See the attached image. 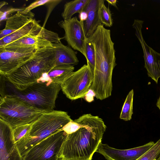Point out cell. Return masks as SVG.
Listing matches in <instances>:
<instances>
[{
    "label": "cell",
    "mask_w": 160,
    "mask_h": 160,
    "mask_svg": "<svg viewBox=\"0 0 160 160\" xmlns=\"http://www.w3.org/2000/svg\"><path fill=\"white\" fill-rule=\"evenodd\" d=\"M81 127L67 134L60 150L58 159L92 160L102 142L106 126L102 119L91 114H84L73 120Z\"/></svg>",
    "instance_id": "1"
},
{
    "label": "cell",
    "mask_w": 160,
    "mask_h": 160,
    "mask_svg": "<svg viewBox=\"0 0 160 160\" xmlns=\"http://www.w3.org/2000/svg\"><path fill=\"white\" fill-rule=\"evenodd\" d=\"M87 40L93 45L95 53L93 79L90 89L97 99L102 100L112 94V72L117 65L114 43L110 30L102 24L98 26Z\"/></svg>",
    "instance_id": "2"
},
{
    "label": "cell",
    "mask_w": 160,
    "mask_h": 160,
    "mask_svg": "<svg viewBox=\"0 0 160 160\" xmlns=\"http://www.w3.org/2000/svg\"><path fill=\"white\" fill-rule=\"evenodd\" d=\"M53 47L36 49L33 57L11 74L3 76L16 88L23 90L55 67Z\"/></svg>",
    "instance_id": "3"
},
{
    "label": "cell",
    "mask_w": 160,
    "mask_h": 160,
    "mask_svg": "<svg viewBox=\"0 0 160 160\" xmlns=\"http://www.w3.org/2000/svg\"><path fill=\"white\" fill-rule=\"evenodd\" d=\"M72 121L64 111L53 110L42 113L32 123L27 134L16 143L22 157L37 143L62 130Z\"/></svg>",
    "instance_id": "4"
},
{
    "label": "cell",
    "mask_w": 160,
    "mask_h": 160,
    "mask_svg": "<svg viewBox=\"0 0 160 160\" xmlns=\"http://www.w3.org/2000/svg\"><path fill=\"white\" fill-rule=\"evenodd\" d=\"M7 94L19 98L31 106L46 112L52 111L61 89V84L36 82L22 90L6 81Z\"/></svg>",
    "instance_id": "5"
},
{
    "label": "cell",
    "mask_w": 160,
    "mask_h": 160,
    "mask_svg": "<svg viewBox=\"0 0 160 160\" xmlns=\"http://www.w3.org/2000/svg\"><path fill=\"white\" fill-rule=\"evenodd\" d=\"M0 119L14 129L31 123L47 112L31 106L19 98L6 94L0 98Z\"/></svg>",
    "instance_id": "6"
},
{
    "label": "cell",
    "mask_w": 160,
    "mask_h": 160,
    "mask_svg": "<svg viewBox=\"0 0 160 160\" xmlns=\"http://www.w3.org/2000/svg\"><path fill=\"white\" fill-rule=\"evenodd\" d=\"M93 79V71L88 64L70 73L61 84V89L68 99L84 98L90 89Z\"/></svg>",
    "instance_id": "7"
},
{
    "label": "cell",
    "mask_w": 160,
    "mask_h": 160,
    "mask_svg": "<svg viewBox=\"0 0 160 160\" xmlns=\"http://www.w3.org/2000/svg\"><path fill=\"white\" fill-rule=\"evenodd\" d=\"M67 134L62 129L42 140L31 148L23 160H58Z\"/></svg>",
    "instance_id": "8"
},
{
    "label": "cell",
    "mask_w": 160,
    "mask_h": 160,
    "mask_svg": "<svg viewBox=\"0 0 160 160\" xmlns=\"http://www.w3.org/2000/svg\"><path fill=\"white\" fill-rule=\"evenodd\" d=\"M58 24L64 31L63 38L67 42L68 46L80 52L86 58L87 38L85 34L82 22L75 17L62 20Z\"/></svg>",
    "instance_id": "9"
},
{
    "label": "cell",
    "mask_w": 160,
    "mask_h": 160,
    "mask_svg": "<svg viewBox=\"0 0 160 160\" xmlns=\"http://www.w3.org/2000/svg\"><path fill=\"white\" fill-rule=\"evenodd\" d=\"M143 22L142 20L135 19L132 26L135 29L136 36L142 47L144 67L147 70L148 75L158 84L160 78V53L149 47L143 39L142 32Z\"/></svg>",
    "instance_id": "10"
},
{
    "label": "cell",
    "mask_w": 160,
    "mask_h": 160,
    "mask_svg": "<svg viewBox=\"0 0 160 160\" xmlns=\"http://www.w3.org/2000/svg\"><path fill=\"white\" fill-rule=\"evenodd\" d=\"M47 30L44 28L39 33L29 34L0 48V51L7 50L27 53L34 51L37 49L53 47V43L47 39Z\"/></svg>",
    "instance_id": "11"
},
{
    "label": "cell",
    "mask_w": 160,
    "mask_h": 160,
    "mask_svg": "<svg viewBox=\"0 0 160 160\" xmlns=\"http://www.w3.org/2000/svg\"><path fill=\"white\" fill-rule=\"evenodd\" d=\"M152 141L141 146L127 149H119L101 142L96 152L107 160H137L154 144Z\"/></svg>",
    "instance_id": "12"
},
{
    "label": "cell",
    "mask_w": 160,
    "mask_h": 160,
    "mask_svg": "<svg viewBox=\"0 0 160 160\" xmlns=\"http://www.w3.org/2000/svg\"><path fill=\"white\" fill-rule=\"evenodd\" d=\"M0 160H23L13 136V129L0 119Z\"/></svg>",
    "instance_id": "13"
},
{
    "label": "cell",
    "mask_w": 160,
    "mask_h": 160,
    "mask_svg": "<svg viewBox=\"0 0 160 160\" xmlns=\"http://www.w3.org/2000/svg\"><path fill=\"white\" fill-rule=\"evenodd\" d=\"M35 51L27 53L7 50L0 51V75H8L25 64L33 57Z\"/></svg>",
    "instance_id": "14"
},
{
    "label": "cell",
    "mask_w": 160,
    "mask_h": 160,
    "mask_svg": "<svg viewBox=\"0 0 160 160\" xmlns=\"http://www.w3.org/2000/svg\"><path fill=\"white\" fill-rule=\"evenodd\" d=\"M100 1V0H89L83 10L88 14L86 20L82 22L87 38L93 34L98 26L102 24L99 14Z\"/></svg>",
    "instance_id": "15"
},
{
    "label": "cell",
    "mask_w": 160,
    "mask_h": 160,
    "mask_svg": "<svg viewBox=\"0 0 160 160\" xmlns=\"http://www.w3.org/2000/svg\"><path fill=\"white\" fill-rule=\"evenodd\" d=\"M53 45L55 66L62 65L73 66L78 63L77 52L71 47L64 45L61 42L57 43H53Z\"/></svg>",
    "instance_id": "16"
},
{
    "label": "cell",
    "mask_w": 160,
    "mask_h": 160,
    "mask_svg": "<svg viewBox=\"0 0 160 160\" xmlns=\"http://www.w3.org/2000/svg\"><path fill=\"white\" fill-rule=\"evenodd\" d=\"M34 14L32 12L27 14L18 11L10 17L6 21L4 29L0 31V39L19 29L33 19Z\"/></svg>",
    "instance_id": "17"
},
{
    "label": "cell",
    "mask_w": 160,
    "mask_h": 160,
    "mask_svg": "<svg viewBox=\"0 0 160 160\" xmlns=\"http://www.w3.org/2000/svg\"><path fill=\"white\" fill-rule=\"evenodd\" d=\"M74 69L73 66L62 65L56 66L48 72L43 74L38 82L61 84L66 78Z\"/></svg>",
    "instance_id": "18"
},
{
    "label": "cell",
    "mask_w": 160,
    "mask_h": 160,
    "mask_svg": "<svg viewBox=\"0 0 160 160\" xmlns=\"http://www.w3.org/2000/svg\"><path fill=\"white\" fill-rule=\"evenodd\" d=\"M43 28L36 20L33 19L17 31L0 39V48L29 34L39 33Z\"/></svg>",
    "instance_id": "19"
},
{
    "label": "cell",
    "mask_w": 160,
    "mask_h": 160,
    "mask_svg": "<svg viewBox=\"0 0 160 160\" xmlns=\"http://www.w3.org/2000/svg\"><path fill=\"white\" fill-rule=\"evenodd\" d=\"M89 0H75L66 2L61 16L63 20L68 19L77 13L83 10Z\"/></svg>",
    "instance_id": "20"
},
{
    "label": "cell",
    "mask_w": 160,
    "mask_h": 160,
    "mask_svg": "<svg viewBox=\"0 0 160 160\" xmlns=\"http://www.w3.org/2000/svg\"><path fill=\"white\" fill-rule=\"evenodd\" d=\"M134 91L132 89L128 93L123 105L120 118L125 121L130 120L133 114Z\"/></svg>",
    "instance_id": "21"
},
{
    "label": "cell",
    "mask_w": 160,
    "mask_h": 160,
    "mask_svg": "<svg viewBox=\"0 0 160 160\" xmlns=\"http://www.w3.org/2000/svg\"><path fill=\"white\" fill-rule=\"evenodd\" d=\"M104 1L100 0L99 9V17L102 25L110 27L113 24V19L110 9L105 5Z\"/></svg>",
    "instance_id": "22"
},
{
    "label": "cell",
    "mask_w": 160,
    "mask_h": 160,
    "mask_svg": "<svg viewBox=\"0 0 160 160\" xmlns=\"http://www.w3.org/2000/svg\"><path fill=\"white\" fill-rule=\"evenodd\" d=\"M160 155V139L137 160H155Z\"/></svg>",
    "instance_id": "23"
},
{
    "label": "cell",
    "mask_w": 160,
    "mask_h": 160,
    "mask_svg": "<svg viewBox=\"0 0 160 160\" xmlns=\"http://www.w3.org/2000/svg\"><path fill=\"white\" fill-rule=\"evenodd\" d=\"M86 58L88 64L93 71L95 65V53L93 45L87 39L86 44Z\"/></svg>",
    "instance_id": "24"
},
{
    "label": "cell",
    "mask_w": 160,
    "mask_h": 160,
    "mask_svg": "<svg viewBox=\"0 0 160 160\" xmlns=\"http://www.w3.org/2000/svg\"><path fill=\"white\" fill-rule=\"evenodd\" d=\"M32 123L23 125L13 129L14 139L16 143L29 132Z\"/></svg>",
    "instance_id": "25"
},
{
    "label": "cell",
    "mask_w": 160,
    "mask_h": 160,
    "mask_svg": "<svg viewBox=\"0 0 160 160\" xmlns=\"http://www.w3.org/2000/svg\"><path fill=\"white\" fill-rule=\"evenodd\" d=\"M54 0H37L31 3L28 6L24 8L22 12L27 14L31 12L32 9L39 6L48 4L54 1Z\"/></svg>",
    "instance_id": "26"
},
{
    "label": "cell",
    "mask_w": 160,
    "mask_h": 160,
    "mask_svg": "<svg viewBox=\"0 0 160 160\" xmlns=\"http://www.w3.org/2000/svg\"><path fill=\"white\" fill-rule=\"evenodd\" d=\"M24 8H8L4 11L0 10V22L6 21L9 18L10 15L15 12L19 11H22Z\"/></svg>",
    "instance_id": "27"
},
{
    "label": "cell",
    "mask_w": 160,
    "mask_h": 160,
    "mask_svg": "<svg viewBox=\"0 0 160 160\" xmlns=\"http://www.w3.org/2000/svg\"><path fill=\"white\" fill-rule=\"evenodd\" d=\"M81 127L80 124L73 120L68 123L62 129L67 134L72 133L77 130Z\"/></svg>",
    "instance_id": "28"
},
{
    "label": "cell",
    "mask_w": 160,
    "mask_h": 160,
    "mask_svg": "<svg viewBox=\"0 0 160 160\" xmlns=\"http://www.w3.org/2000/svg\"><path fill=\"white\" fill-rule=\"evenodd\" d=\"M95 97L94 92L90 89L85 96L84 98L86 101L88 102H91L94 100V97Z\"/></svg>",
    "instance_id": "29"
},
{
    "label": "cell",
    "mask_w": 160,
    "mask_h": 160,
    "mask_svg": "<svg viewBox=\"0 0 160 160\" xmlns=\"http://www.w3.org/2000/svg\"><path fill=\"white\" fill-rule=\"evenodd\" d=\"M79 17L80 20L83 22L86 21L87 18V13L85 11L83 10L79 13Z\"/></svg>",
    "instance_id": "30"
},
{
    "label": "cell",
    "mask_w": 160,
    "mask_h": 160,
    "mask_svg": "<svg viewBox=\"0 0 160 160\" xmlns=\"http://www.w3.org/2000/svg\"><path fill=\"white\" fill-rule=\"evenodd\" d=\"M106 1L111 5L114 7L115 8H117V0H106Z\"/></svg>",
    "instance_id": "31"
},
{
    "label": "cell",
    "mask_w": 160,
    "mask_h": 160,
    "mask_svg": "<svg viewBox=\"0 0 160 160\" xmlns=\"http://www.w3.org/2000/svg\"><path fill=\"white\" fill-rule=\"evenodd\" d=\"M8 4V3L5 1H2L0 2V8L1 9V8L3 7L4 6L7 5Z\"/></svg>",
    "instance_id": "32"
},
{
    "label": "cell",
    "mask_w": 160,
    "mask_h": 160,
    "mask_svg": "<svg viewBox=\"0 0 160 160\" xmlns=\"http://www.w3.org/2000/svg\"><path fill=\"white\" fill-rule=\"evenodd\" d=\"M157 107L159 108L160 110V95L157 100V101L156 103Z\"/></svg>",
    "instance_id": "33"
},
{
    "label": "cell",
    "mask_w": 160,
    "mask_h": 160,
    "mask_svg": "<svg viewBox=\"0 0 160 160\" xmlns=\"http://www.w3.org/2000/svg\"><path fill=\"white\" fill-rule=\"evenodd\" d=\"M157 160H160V155L158 158L157 159Z\"/></svg>",
    "instance_id": "34"
},
{
    "label": "cell",
    "mask_w": 160,
    "mask_h": 160,
    "mask_svg": "<svg viewBox=\"0 0 160 160\" xmlns=\"http://www.w3.org/2000/svg\"><path fill=\"white\" fill-rule=\"evenodd\" d=\"M58 160H66V159H58Z\"/></svg>",
    "instance_id": "35"
},
{
    "label": "cell",
    "mask_w": 160,
    "mask_h": 160,
    "mask_svg": "<svg viewBox=\"0 0 160 160\" xmlns=\"http://www.w3.org/2000/svg\"><path fill=\"white\" fill-rule=\"evenodd\" d=\"M155 160H157V159H155Z\"/></svg>",
    "instance_id": "36"
},
{
    "label": "cell",
    "mask_w": 160,
    "mask_h": 160,
    "mask_svg": "<svg viewBox=\"0 0 160 160\" xmlns=\"http://www.w3.org/2000/svg\"></svg>",
    "instance_id": "37"
}]
</instances>
